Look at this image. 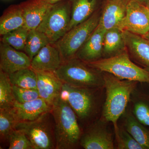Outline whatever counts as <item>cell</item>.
Instances as JSON below:
<instances>
[{"instance_id": "484cf974", "label": "cell", "mask_w": 149, "mask_h": 149, "mask_svg": "<svg viewBox=\"0 0 149 149\" xmlns=\"http://www.w3.org/2000/svg\"><path fill=\"white\" fill-rule=\"evenodd\" d=\"M15 102L8 74L0 70V109L12 108Z\"/></svg>"}, {"instance_id": "d6a6232c", "label": "cell", "mask_w": 149, "mask_h": 149, "mask_svg": "<svg viewBox=\"0 0 149 149\" xmlns=\"http://www.w3.org/2000/svg\"><path fill=\"white\" fill-rule=\"evenodd\" d=\"M135 1H137L141 3H143L146 5L148 0H135Z\"/></svg>"}, {"instance_id": "8fae6325", "label": "cell", "mask_w": 149, "mask_h": 149, "mask_svg": "<svg viewBox=\"0 0 149 149\" xmlns=\"http://www.w3.org/2000/svg\"><path fill=\"white\" fill-rule=\"evenodd\" d=\"M31 59L25 52L1 42L0 70L9 74L17 70L31 67Z\"/></svg>"}, {"instance_id": "277c9868", "label": "cell", "mask_w": 149, "mask_h": 149, "mask_svg": "<svg viewBox=\"0 0 149 149\" xmlns=\"http://www.w3.org/2000/svg\"><path fill=\"white\" fill-rule=\"evenodd\" d=\"M88 63L101 72H108L119 79L149 83V70L141 68L131 61L125 51Z\"/></svg>"}, {"instance_id": "f546056e", "label": "cell", "mask_w": 149, "mask_h": 149, "mask_svg": "<svg viewBox=\"0 0 149 149\" xmlns=\"http://www.w3.org/2000/svg\"><path fill=\"white\" fill-rule=\"evenodd\" d=\"M8 141L9 149H35L27 136L19 130L15 129Z\"/></svg>"}, {"instance_id": "8992f818", "label": "cell", "mask_w": 149, "mask_h": 149, "mask_svg": "<svg viewBox=\"0 0 149 149\" xmlns=\"http://www.w3.org/2000/svg\"><path fill=\"white\" fill-rule=\"evenodd\" d=\"M71 7L70 0H63L54 4L36 29L45 34L51 43L57 42L68 31Z\"/></svg>"}, {"instance_id": "ba28073f", "label": "cell", "mask_w": 149, "mask_h": 149, "mask_svg": "<svg viewBox=\"0 0 149 149\" xmlns=\"http://www.w3.org/2000/svg\"><path fill=\"white\" fill-rule=\"evenodd\" d=\"M97 90L63 83L60 96L69 104L77 119L85 121L90 119L95 111L97 98L95 91Z\"/></svg>"}, {"instance_id": "d590c367", "label": "cell", "mask_w": 149, "mask_h": 149, "mask_svg": "<svg viewBox=\"0 0 149 149\" xmlns=\"http://www.w3.org/2000/svg\"><path fill=\"white\" fill-rule=\"evenodd\" d=\"M146 69L147 70H149V67H146Z\"/></svg>"}, {"instance_id": "7c38bea8", "label": "cell", "mask_w": 149, "mask_h": 149, "mask_svg": "<svg viewBox=\"0 0 149 149\" xmlns=\"http://www.w3.org/2000/svg\"><path fill=\"white\" fill-rule=\"evenodd\" d=\"M63 61L55 44L49 43L32 58L31 68L36 71L54 72Z\"/></svg>"}, {"instance_id": "ac0fdd59", "label": "cell", "mask_w": 149, "mask_h": 149, "mask_svg": "<svg viewBox=\"0 0 149 149\" xmlns=\"http://www.w3.org/2000/svg\"><path fill=\"white\" fill-rule=\"evenodd\" d=\"M18 122L35 120L45 113L51 111L52 107L41 97L27 102H15L12 107Z\"/></svg>"}, {"instance_id": "4316f807", "label": "cell", "mask_w": 149, "mask_h": 149, "mask_svg": "<svg viewBox=\"0 0 149 149\" xmlns=\"http://www.w3.org/2000/svg\"><path fill=\"white\" fill-rule=\"evenodd\" d=\"M29 31L24 27L15 29L1 36V42L9 45L17 50L24 52Z\"/></svg>"}, {"instance_id": "3957f363", "label": "cell", "mask_w": 149, "mask_h": 149, "mask_svg": "<svg viewBox=\"0 0 149 149\" xmlns=\"http://www.w3.org/2000/svg\"><path fill=\"white\" fill-rule=\"evenodd\" d=\"M54 73L63 83L74 87L97 90L104 87L102 72L75 57L63 62Z\"/></svg>"}, {"instance_id": "603a6c76", "label": "cell", "mask_w": 149, "mask_h": 149, "mask_svg": "<svg viewBox=\"0 0 149 149\" xmlns=\"http://www.w3.org/2000/svg\"><path fill=\"white\" fill-rule=\"evenodd\" d=\"M124 127L144 149H149V130L133 114L132 111L126 113Z\"/></svg>"}, {"instance_id": "e0dca14e", "label": "cell", "mask_w": 149, "mask_h": 149, "mask_svg": "<svg viewBox=\"0 0 149 149\" xmlns=\"http://www.w3.org/2000/svg\"><path fill=\"white\" fill-rule=\"evenodd\" d=\"M106 30L98 25L75 57L89 63L101 59L103 53L104 40Z\"/></svg>"}, {"instance_id": "1f68e13d", "label": "cell", "mask_w": 149, "mask_h": 149, "mask_svg": "<svg viewBox=\"0 0 149 149\" xmlns=\"http://www.w3.org/2000/svg\"><path fill=\"white\" fill-rule=\"evenodd\" d=\"M45 1L52 4H54L58 2L61 1H63V0H45Z\"/></svg>"}, {"instance_id": "5b68a950", "label": "cell", "mask_w": 149, "mask_h": 149, "mask_svg": "<svg viewBox=\"0 0 149 149\" xmlns=\"http://www.w3.org/2000/svg\"><path fill=\"white\" fill-rule=\"evenodd\" d=\"M100 17L99 13H95L88 19L68 31L55 43L63 61L75 57L78 51L97 27Z\"/></svg>"}, {"instance_id": "4fadbf2b", "label": "cell", "mask_w": 149, "mask_h": 149, "mask_svg": "<svg viewBox=\"0 0 149 149\" xmlns=\"http://www.w3.org/2000/svg\"><path fill=\"white\" fill-rule=\"evenodd\" d=\"M24 17V27L37 29L53 4L45 0H27L19 4Z\"/></svg>"}, {"instance_id": "6da1fadb", "label": "cell", "mask_w": 149, "mask_h": 149, "mask_svg": "<svg viewBox=\"0 0 149 149\" xmlns=\"http://www.w3.org/2000/svg\"><path fill=\"white\" fill-rule=\"evenodd\" d=\"M102 73L106 94L103 117L107 122L112 123L115 132L118 128V121L124 114L138 82L119 79L108 72Z\"/></svg>"}, {"instance_id": "5bb4252c", "label": "cell", "mask_w": 149, "mask_h": 149, "mask_svg": "<svg viewBox=\"0 0 149 149\" xmlns=\"http://www.w3.org/2000/svg\"><path fill=\"white\" fill-rule=\"evenodd\" d=\"M127 0H106L99 26L105 30L118 28L126 14Z\"/></svg>"}, {"instance_id": "4dcf8cb0", "label": "cell", "mask_w": 149, "mask_h": 149, "mask_svg": "<svg viewBox=\"0 0 149 149\" xmlns=\"http://www.w3.org/2000/svg\"><path fill=\"white\" fill-rule=\"evenodd\" d=\"M15 101L19 103L27 102L40 97L37 89L20 88L13 85Z\"/></svg>"}, {"instance_id": "7402d4cb", "label": "cell", "mask_w": 149, "mask_h": 149, "mask_svg": "<svg viewBox=\"0 0 149 149\" xmlns=\"http://www.w3.org/2000/svg\"><path fill=\"white\" fill-rule=\"evenodd\" d=\"M123 31L118 28L107 30L104 40L103 53L107 57L121 53L126 49Z\"/></svg>"}, {"instance_id": "83f0119b", "label": "cell", "mask_w": 149, "mask_h": 149, "mask_svg": "<svg viewBox=\"0 0 149 149\" xmlns=\"http://www.w3.org/2000/svg\"><path fill=\"white\" fill-rule=\"evenodd\" d=\"M17 122L12 108L0 109V135L3 141H8Z\"/></svg>"}, {"instance_id": "9a60e30c", "label": "cell", "mask_w": 149, "mask_h": 149, "mask_svg": "<svg viewBox=\"0 0 149 149\" xmlns=\"http://www.w3.org/2000/svg\"><path fill=\"white\" fill-rule=\"evenodd\" d=\"M37 89L40 97L51 107L60 95L62 82L53 72L36 71Z\"/></svg>"}, {"instance_id": "9c48e42d", "label": "cell", "mask_w": 149, "mask_h": 149, "mask_svg": "<svg viewBox=\"0 0 149 149\" xmlns=\"http://www.w3.org/2000/svg\"><path fill=\"white\" fill-rule=\"evenodd\" d=\"M119 29L143 36L149 31V9L146 5L129 0Z\"/></svg>"}, {"instance_id": "d6986e66", "label": "cell", "mask_w": 149, "mask_h": 149, "mask_svg": "<svg viewBox=\"0 0 149 149\" xmlns=\"http://www.w3.org/2000/svg\"><path fill=\"white\" fill-rule=\"evenodd\" d=\"M126 48L137 62L149 67V41L143 37L123 31Z\"/></svg>"}, {"instance_id": "ffe728a7", "label": "cell", "mask_w": 149, "mask_h": 149, "mask_svg": "<svg viewBox=\"0 0 149 149\" xmlns=\"http://www.w3.org/2000/svg\"><path fill=\"white\" fill-rule=\"evenodd\" d=\"M71 19L68 30L88 19L95 13L98 0H70Z\"/></svg>"}, {"instance_id": "e575fe53", "label": "cell", "mask_w": 149, "mask_h": 149, "mask_svg": "<svg viewBox=\"0 0 149 149\" xmlns=\"http://www.w3.org/2000/svg\"><path fill=\"white\" fill-rule=\"evenodd\" d=\"M146 6L148 7V8L149 9V0H148V2L147 3Z\"/></svg>"}, {"instance_id": "30bf717a", "label": "cell", "mask_w": 149, "mask_h": 149, "mask_svg": "<svg viewBox=\"0 0 149 149\" xmlns=\"http://www.w3.org/2000/svg\"><path fill=\"white\" fill-rule=\"evenodd\" d=\"M105 120L104 119L95 121L82 134L79 144L83 148H115L112 134L107 127Z\"/></svg>"}, {"instance_id": "52a82bcc", "label": "cell", "mask_w": 149, "mask_h": 149, "mask_svg": "<svg viewBox=\"0 0 149 149\" xmlns=\"http://www.w3.org/2000/svg\"><path fill=\"white\" fill-rule=\"evenodd\" d=\"M51 111L45 113L35 120L19 122L15 129L27 136L35 149H56L54 128Z\"/></svg>"}, {"instance_id": "cb8c5ba5", "label": "cell", "mask_w": 149, "mask_h": 149, "mask_svg": "<svg viewBox=\"0 0 149 149\" xmlns=\"http://www.w3.org/2000/svg\"><path fill=\"white\" fill-rule=\"evenodd\" d=\"M51 43L45 34L37 29L29 30L24 52L31 60L46 45Z\"/></svg>"}, {"instance_id": "f1b7e54d", "label": "cell", "mask_w": 149, "mask_h": 149, "mask_svg": "<svg viewBox=\"0 0 149 149\" xmlns=\"http://www.w3.org/2000/svg\"><path fill=\"white\" fill-rule=\"evenodd\" d=\"M118 149H144L124 127L118 126L115 132Z\"/></svg>"}, {"instance_id": "836d02e7", "label": "cell", "mask_w": 149, "mask_h": 149, "mask_svg": "<svg viewBox=\"0 0 149 149\" xmlns=\"http://www.w3.org/2000/svg\"><path fill=\"white\" fill-rule=\"evenodd\" d=\"M142 36L149 41V31L147 34H146V35H143V36Z\"/></svg>"}, {"instance_id": "44dd1931", "label": "cell", "mask_w": 149, "mask_h": 149, "mask_svg": "<svg viewBox=\"0 0 149 149\" xmlns=\"http://www.w3.org/2000/svg\"><path fill=\"white\" fill-rule=\"evenodd\" d=\"M23 12L20 5L10 6L4 11L0 18V35L24 27Z\"/></svg>"}, {"instance_id": "2e32d148", "label": "cell", "mask_w": 149, "mask_h": 149, "mask_svg": "<svg viewBox=\"0 0 149 149\" xmlns=\"http://www.w3.org/2000/svg\"><path fill=\"white\" fill-rule=\"evenodd\" d=\"M133 114L145 126L149 127V83H137L130 96Z\"/></svg>"}, {"instance_id": "7a4b0ae2", "label": "cell", "mask_w": 149, "mask_h": 149, "mask_svg": "<svg viewBox=\"0 0 149 149\" xmlns=\"http://www.w3.org/2000/svg\"><path fill=\"white\" fill-rule=\"evenodd\" d=\"M54 122L56 149L75 148L82 133L74 110L66 100L59 96L52 106Z\"/></svg>"}, {"instance_id": "d4e9b609", "label": "cell", "mask_w": 149, "mask_h": 149, "mask_svg": "<svg viewBox=\"0 0 149 149\" xmlns=\"http://www.w3.org/2000/svg\"><path fill=\"white\" fill-rule=\"evenodd\" d=\"M12 84L20 88L37 89V76L31 67L17 70L8 74Z\"/></svg>"}]
</instances>
